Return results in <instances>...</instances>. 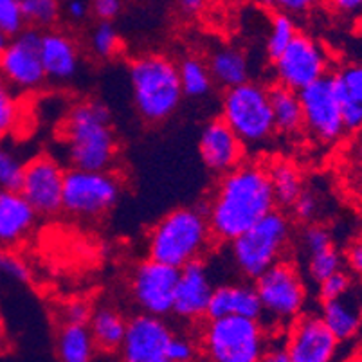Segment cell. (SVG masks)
<instances>
[{
  "mask_svg": "<svg viewBox=\"0 0 362 362\" xmlns=\"http://www.w3.org/2000/svg\"><path fill=\"white\" fill-rule=\"evenodd\" d=\"M276 207L267 166L242 163L220 175L206 213L215 238L231 242Z\"/></svg>",
  "mask_w": 362,
  "mask_h": 362,
  "instance_id": "6da1fadb",
  "label": "cell"
},
{
  "mask_svg": "<svg viewBox=\"0 0 362 362\" xmlns=\"http://www.w3.org/2000/svg\"><path fill=\"white\" fill-rule=\"evenodd\" d=\"M64 137L71 168L112 170L116 164L119 143L112 127L110 108L103 101L74 105L64 123Z\"/></svg>",
  "mask_w": 362,
  "mask_h": 362,
  "instance_id": "7a4b0ae2",
  "label": "cell"
},
{
  "mask_svg": "<svg viewBox=\"0 0 362 362\" xmlns=\"http://www.w3.org/2000/svg\"><path fill=\"white\" fill-rule=\"evenodd\" d=\"M128 80L132 101L141 119L159 124L170 119L182 103L179 64L159 52H146L130 62Z\"/></svg>",
  "mask_w": 362,
  "mask_h": 362,
  "instance_id": "3957f363",
  "label": "cell"
},
{
  "mask_svg": "<svg viewBox=\"0 0 362 362\" xmlns=\"http://www.w3.org/2000/svg\"><path fill=\"white\" fill-rule=\"evenodd\" d=\"M213 238L206 209L177 207L151 227L146 236V251L157 262L182 269L189 262L202 259Z\"/></svg>",
  "mask_w": 362,
  "mask_h": 362,
  "instance_id": "277c9868",
  "label": "cell"
},
{
  "mask_svg": "<svg viewBox=\"0 0 362 362\" xmlns=\"http://www.w3.org/2000/svg\"><path fill=\"white\" fill-rule=\"evenodd\" d=\"M292 236L287 215L278 209L231 240V258L240 274L255 281L259 274L283 258Z\"/></svg>",
  "mask_w": 362,
  "mask_h": 362,
  "instance_id": "5b68a950",
  "label": "cell"
},
{
  "mask_svg": "<svg viewBox=\"0 0 362 362\" xmlns=\"http://www.w3.org/2000/svg\"><path fill=\"white\" fill-rule=\"evenodd\" d=\"M200 344L213 362H258L269 348L262 321L242 315L207 319Z\"/></svg>",
  "mask_w": 362,
  "mask_h": 362,
  "instance_id": "8992f818",
  "label": "cell"
},
{
  "mask_svg": "<svg viewBox=\"0 0 362 362\" xmlns=\"http://www.w3.org/2000/svg\"><path fill=\"white\" fill-rule=\"evenodd\" d=\"M220 117L235 130L245 146H262L276 134L271 92L258 81L227 88Z\"/></svg>",
  "mask_w": 362,
  "mask_h": 362,
  "instance_id": "52a82bcc",
  "label": "cell"
},
{
  "mask_svg": "<svg viewBox=\"0 0 362 362\" xmlns=\"http://www.w3.org/2000/svg\"><path fill=\"white\" fill-rule=\"evenodd\" d=\"M123 195V180L112 170L65 171L62 211L78 220H96L110 213Z\"/></svg>",
  "mask_w": 362,
  "mask_h": 362,
  "instance_id": "ba28073f",
  "label": "cell"
},
{
  "mask_svg": "<svg viewBox=\"0 0 362 362\" xmlns=\"http://www.w3.org/2000/svg\"><path fill=\"white\" fill-rule=\"evenodd\" d=\"M255 288L262 301L263 317L276 325H291L307 305V287L298 267L288 259L281 258L259 274L255 279Z\"/></svg>",
  "mask_w": 362,
  "mask_h": 362,
  "instance_id": "9c48e42d",
  "label": "cell"
},
{
  "mask_svg": "<svg viewBox=\"0 0 362 362\" xmlns=\"http://www.w3.org/2000/svg\"><path fill=\"white\" fill-rule=\"evenodd\" d=\"M305 130L322 144H334L346 136L342 127V96L335 74L322 76L321 80L299 90Z\"/></svg>",
  "mask_w": 362,
  "mask_h": 362,
  "instance_id": "30bf717a",
  "label": "cell"
},
{
  "mask_svg": "<svg viewBox=\"0 0 362 362\" xmlns=\"http://www.w3.org/2000/svg\"><path fill=\"white\" fill-rule=\"evenodd\" d=\"M42 31L24 28L0 51V74L16 94L40 90L47 81L40 54Z\"/></svg>",
  "mask_w": 362,
  "mask_h": 362,
  "instance_id": "8fae6325",
  "label": "cell"
},
{
  "mask_svg": "<svg viewBox=\"0 0 362 362\" xmlns=\"http://www.w3.org/2000/svg\"><path fill=\"white\" fill-rule=\"evenodd\" d=\"M327 49L315 38L298 33L281 54L272 60L276 83L299 92L322 76L330 74Z\"/></svg>",
  "mask_w": 362,
  "mask_h": 362,
  "instance_id": "7c38bea8",
  "label": "cell"
},
{
  "mask_svg": "<svg viewBox=\"0 0 362 362\" xmlns=\"http://www.w3.org/2000/svg\"><path fill=\"white\" fill-rule=\"evenodd\" d=\"M179 271L177 267L157 262L150 256L134 267L128 287L132 299L141 312L159 317L173 314Z\"/></svg>",
  "mask_w": 362,
  "mask_h": 362,
  "instance_id": "4fadbf2b",
  "label": "cell"
},
{
  "mask_svg": "<svg viewBox=\"0 0 362 362\" xmlns=\"http://www.w3.org/2000/svg\"><path fill=\"white\" fill-rule=\"evenodd\" d=\"M65 170L54 157L36 156L25 163L24 179L18 192L38 216H54L62 211Z\"/></svg>",
  "mask_w": 362,
  "mask_h": 362,
  "instance_id": "5bb4252c",
  "label": "cell"
},
{
  "mask_svg": "<svg viewBox=\"0 0 362 362\" xmlns=\"http://www.w3.org/2000/svg\"><path fill=\"white\" fill-rule=\"evenodd\" d=\"M171 337L173 332L163 317L141 312L128 319L121 358L127 362H168Z\"/></svg>",
  "mask_w": 362,
  "mask_h": 362,
  "instance_id": "9a60e30c",
  "label": "cell"
},
{
  "mask_svg": "<svg viewBox=\"0 0 362 362\" xmlns=\"http://www.w3.org/2000/svg\"><path fill=\"white\" fill-rule=\"evenodd\" d=\"M285 346L291 362H328L337 354L339 339L321 315L301 314L291 322Z\"/></svg>",
  "mask_w": 362,
  "mask_h": 362,
  "instance_id": "2e32d148",
  "label": "cell"
},
{
  "mask_svg": "<svg viewBox=\"0 0 362 362\" xmlns=\"http://www.w3.org/2000/svg\"><path fill=\"white\" fill-rule=\"evenodd\" d=\"M245 144L229 124L216 117L206 123L199 137V153L204 166L216 175H223L245 157Z\"/></svg>",
  "mask_w": 362,
  "mask_h": 362,
  "instance_id": "e0dca14e",
  "label": "cell"
},
{
  "mask_svg": "<svg viewBox=\"0 0 362 362\" xmlns=\"http://www.w3.org/2000/svg\"><path fill=\"white\" fill-rule=\"evenodd\" d=\"M213 291L215 285L204 259L189 262L179 271L173 314L186 321L206 319Z\"/></svg>",
  "mask_w": 362,
  "mask_h": 362,
  "instance_id": "ac0fdd59",
  "label": "cell"
},
{
  "mask_svg": "<svg viewBox=\"0 0 362 362\" xmlns=\"http://www.w3.org/2000/svg\"><path fill=\"white\" fill-rule=\"evenodd\" d=\"M40 54L47 81H71L80 69V49L71 35L58 29L42 31Z\"/></svg>",
  "mask_w": 362,
  "mask_h": 362,
  "instance_id": "d6986e66",
  "label": "cell"
},
{
  "mask_svg": "<svg viewBox=\"0 0 362 362\" xmlns=\"http://www.w3.org/2000/svg\"><path fill=\"white\" fill-rule=\"evenodd\" d=\"M36 211L18 189H0V247L13 249L31 235Z\"/></svg>",
  "mask_w": 362,
  "mask_h": 362,
  "instance_id": "ffe728a7",
  "label": "cell"
},
{
  "mask_svg": "<svg viewBox=\"0 0 362 362\" xmlns=\"http://www.w3.org/2000/svg\"><path fill=\"white\" fill-rule=\"evenodd\" d=\"M332 334L339 342L350 341L362 327V281H355L351 288L334 299L322 301L321 314Z\"/></svg>",
  "mask_w": 362,
  "mask_h": 362,
  "instance_id": "44dd1931",
  "label": "cell"
},
{
  "mask_svg": "<svg viewBox=\"0 0 362 362\" xmlns=\"http://www.w3.org/2000/svg\"><path fill=\"white\" fill-rule=\"evenodd\" d=\"M223 315H242V317H263V308L255 285L249 283H226L215 287L211 301L207 307L206 319L223 317Z\"/></svg>",
  "mask_w": 362,
  "mask_h": 362,
  "instance_id": "7402d4cb",
  "label": "cell"
},
{
  "mask_svg": "<svg viewBox=\"0 0 362 362\" xmlns=\"http://www.w3.org/2000/svg\"><path fill=\"white\" fill-rule=\"evenodd\" d=\"M127 322L124 315L114 307H98L92 310L88 319V328L94 342H96L98 351L101 354H117L121 350V344L127 334Z\"/></svg>",
  "mask_w": 362,
  "mask_h": 362,
  "instance_id": "603a6c76",
  "label": "cell"
},
{
  "mask_svg": "<svg viewBox=\"0 0 362 362\" xmlns=\"http://www.w3.org/2000/svg\"><path fill=\"white\" fill-rule=\"evenodd\" d=\"M207 65L211 71L213 81L226 90L245 83L251 76V67H249L245 52L242 49L231 47V45L216 49Z\"/></svg>",
  "mask_w": 362,
  "mask_h": 362,
  "instance_id": "cb8c5ba5",
  "label": "cell"
},
{
  "mask_svg": "<svg viewBox=\"0 0 362 362\" xmlns=\"http://www.w3.org/2000/svg\"><path fill=\"white\" fill-rule=\"evenodd\" d=\"M269 92H271L276 132H279L283 136H298L299 132L305 130L299 92L278 83L269 88Z\"/></svg>",
  "mask_w": 362,
  "mask_h": 362,
  "instance_id": "d4e9b609",
  "label": "cell"
},
{
  "mask_svg": "<svg viewBox=\"0 0 362 362\" xmlns=\"http://www.w3.org/2000/svg\"><path fill=\"white\" fill-rule=\"evenodd\" d=\"M98 348L92 339L88 325L64 322L56 339V355L64 362H88L94 358Z\"/></svg>",
  "mask_w": 362,
  "mask_h": 362,
  "instance_id": "484cf974",
  "label": "cell"
},
{
  "mask_svg": "<svg viewBox=\"0 0 362 362\" xmlns=\"http://www.w3.org/2000/svg\"><path fill=\"white\" fill-rule=\"evenodd\" d=\"M269 180H271L272 193L279 207H292L305 189L303 175L299 168L287 159H278L267 166Z\"/></svg>",
  "mask_w": 362,
  "mask_h": 362,
  "instance_id": "4316f807",
  "label": "cell"
},
{
  "mask_svg": "<svg viewBox=\"0 0 362 362\" xmlns=\"http://www.w3.org/2000/svg\"><path fill=\"white\" fill-rule=\"evenodd\" d=\"M179 76L182 83V92L186 98L199 100L209 94L215 81H213L209 65L199 56H186L179 62Z\"/></svg>",
  "mask_w": 362,
  "mask_h": 362,
  "instance_id": "83f0119b",
  "label": "cell"
},
{
  "mask_svg": "<svg viewBox=\"0 0 362 362\" xmlns=\"http://www.w3.org/2000/svg\"><path fill=\"white\" fill-rule=\"evenodd\" d=\"M298 28L294 24L292 15L285 11H276L271 18V29L265 42V52L272 60H276L285 49L288 47L294 36L298 35Z\"/></svg>",
  "mask_w": 362,
  "mask_h": 362,
  "instance_id": "f1b7e54d",
  "label": "cell"
},
{
  "mask_svg": "<svg viewBox=\"0 0 362 362\" xmlns=\"http://www.w3.org/2000/svg\"><path fill=\"white\" fill-rule=\"evenodd\" d=\"M22 11L29 28L47 31L60 21L62 0H22Z\"/></svg>",
  "mask_w": 362,
  "mask_h": 362,
  "instance_id": "f546056e",
  "label": "cell"
},
{
  "mask_svg": "<svg viewBox=\"0 0 362 362\" xmlns=\"http://www.w3.org/2000/svg\"><path fill=\"white\" fill-rule=\"evenodd\" d=\"M88 47L100 60H114L123 49V40L112 22L100 21L88 36Z\"/></svg>",
  "mask_w": 362,
  "mask_h": 362,
  "instance_id": "4dcf8cb0",
  "label": "cell"
},
{
  "mask_svg": "<svg viewBox=\"0 0 362 362\" xmlns=\"http://www.w3.org/2000/svg\"><path fill=\"white\" fill-rule=\"evenodd\" d=\"M22 107L18 94L0 74V137H6L21 127Z\"/></svg>",
  "mask_w": 362,
  "mask_h": 362,
  "instance_id": "1f68e13d",
  "label": "cell"
},
{
  "mask_svg": "<svg viewBox=\"0 0 362 362\" xmlns=\"http://www.w3.org/2000/svg\"><path fill=\"white\" fill-rule=\"evenodd\" d=\"M25 163L16 151L0 144V189H21Z\"/></svg>",
  "mask_w": 362,
  "mask_h": 362,
  "instance_id": "d6a6232c",
  "label": "cell"
},
{
  "mask_svg": "<svg viewBox=\"0 0 362 362\" xmlns=\"http://www.w3.org/2000/svg\"><path fill=\"white\" fill-rule=\"evenodd\" d=\"M308 276L315 283L322 281L325 278L332 276L334 272L342 269V256L339 255L335 247H328L322 251L308 255Z\"/></svg>",
  "mask_w": 362,
  "mask_h": 362,
  "instance_id": "836d02e7",
  "label": "cell"
},
{
  "mask_svg": "<svg viewBox=\"0 0 362 362\" xmlns=\"http://www.w3.org/2000/svg\"><path fill=\"white\" fill-rule=\"evenodd\" d=\"M342 96L362 103V64H350L335 72Z\"/></svg>",
  "mask_w": 362,
  "mask_h": 362,
  "instance_id": "e575fe53",
  "label": "cell"
},
{
  "mask_svg": "<svg viewBox=\"0 0 362 362\" xmlns=\"http://www.w3.org/2000/svg\"><path fill=\"white\" fill-rule=\"evenodd\" d=\"M0 28L9 38L28 28L22 11V0H0Z\"/></svg>",
  "mask_w": 362,
  "mask_h": 362,
  "instance_id": "d590c367",
  "label": "cell"
},
{
  "mask_svg": "<svg viewBox=\"0 0 362 362\" xmlns=\"http://www.w3.org/2000/svg\"><path fill=\"white\" fill-rule=\"evenodd\" d=\"M354 283H355L354 274H351L350 271L341 269V271L334 272L332 276H328V278H325L322 281L317 283L319 299H321L322 303V301H328V299L337 298V296L350 291Z\"/></svg>",
  "mask_w": 362,
  "mask_h": 362,
  "instance_id": "8d00e7d4",
  "label": "cell"
},
{
  "mask_svg": "<svg viewBox=\"0 0 362 362\" xmlns=\"http://www.w3.org/2000/svg\"><path fill=\"white\" fill-rule=\"evenodd\" d=\"M301 242L307 255L322 251V249H328V247H334L332 233L325 226H319V223L314 222L305 223V229L301 233Z\"/></svg>",
  "mask_w": 362,
  "mask_h": 362,
  "instance_id": "74e56055",
  "label": "cell"
},
{
  "mask_svg": "<svg viewBox=\"0 0 362 362\" xmlns=\"http://www.w3.org/2000/svg\"><path fill=\"white\" fill-rule=\"evenodd\" d=\"M0 272L18 283H29L31 279V267L24 258L11 252V249L0 252Z\"/></svg>",
  "mask_w": 362,
  "mask_h": 362,
  "instance_id": "f35d334b",
  "label": "cell"
},
{
  "mask_svg": "<svg viewBox=\"0 0 362 362\" xmlns=\"http://www.w3.org/2000/svg\"><path fill=\"white\" fill-rule=\"evenodd\" d=\"M292 213H294L296 218L303 223H310L314 222L315 216L319 215V209H321V204H319V199L315 193L307 192L303 189L301 195L298 197L294 204H292Z\"/></svg>",
  "mask_w": 362,
  "mask_h": 362,
  "instance_id": "ab89813d",
  "label": "cell"
},
{
  "mask_svg": "<svg viewBox=\"0 0 362 362\" xmlns=\"http://www.w3.org/2000/svg\"><path fill=\"white\" fill-rule=\"evenodd\" d=\"M197 355L199 351L192 339L173 334L170 346H168V362H189L197 358Z\"/></svg>",
  "mask_w": 362,
  "mask_h": 362,
  "instance_id": "60d3db41",
  "label": "cell"
},
{
  "mask_svg": "<svg viewBox=\"0 0 362 362\" xmlns=\"http://www.w3.org/2000/svg\"><path fill=\"white\" fill-rule=\"evenodd\" d=\"M325 4L341 21L351 22V24L362 22V0H325Z\"/></svg>",
  "mask_w": 362,
  "mask_h": 362,
  "instance_id": "b9f144b4",
  "label": "cell"
},
{
  "mask_svg": "<svg viewBox=\"0 0 362 362\" xmlns=\"http://www.w3.org/2000/svg\"><path fill=\"white\" fill-rule=\"evenodd\" d=\"M344 134H361L362 132V103L344 98L341 107Z\"/></svg>",
  "mask_w": 362,
  "mask_h": 362,
  "instance_id": "7bdbcfd3",
  "label": "cell"
},
{
  "mask_svg": "<svg viewBox=\"0 0 362 362\" xmlns=\"http://www.w3.org/2000/svg\"><path fill=\"white\" fill-rule=\"evenodd\" d=\"M123 8V0H90V11L98 21H116Z\"/></svg>",
  "mask_w": 362,
  "mask_h": 362,
  "instance_id": "ee69618b",
  "label": "cell"
},
{
  "mask_svg": "<svg viewBox=\"0 0 362 362\" xmlns=\"http://www.w3.org/2000/svg\"><path fill=\"white\" fill-rule=\"evenodd\" d=\"M64 322H78V325H88L92 308L83 299H72L64 308Z\"/></svg>",
  "mask_w": 362,
  "mask_h": 362,
  "instance_id": "f6af8a7d",
  "label": "cell"
},
{
  "mask_svg": "<svg viewBox=\"0 0 362 362\" xmlns=\"http://www.w3.org/2000/svg\"><path fill=\"white\" fill-rule=\"evenodd\" d=\"M342 262L346 263L348 271L362 281V235L357 236L350 242V245L344 251V258Z\"/></svg>",
  "mask_w": 362,
  "mask_h": 362,
  "instance_id": "bcb514c9",
  "label": "cell"
},
{
  "mask_svg": "<svg viewBox=\"0 0 362 362\" xmlns=\"http://www.w3.org/2000/svg\"><path fill=\"white\" fill-rule=\"evenodd\" d=\"M62 13L72 24H80L90 15V0H65L62 4Z\"/></svg>",
  "mask_w": 362,
  "mask_h": 362,
  "instance_id": "7dc6e473",
  "label": "cell"
},
{
  "mask_svg": "<svg viewBox=\"0 0 362 362\" xmlns=\"http://www.w3.org/2000/svg\"><path fill=\"white\" fill-rule=\"evenodd\" d=\"M267 2L274 6L278 11H285L288 15H303V13L312 11L319 0H267Z\"/></svg>",
  "mask_w": 362,
  "mask_h": 362,
  "instance_id": "c3c4849f",
  "label": "cell"
},
{
  "mask_svg": "<svg viewBox=\"0 0 362 362\" xmlns=\"http://www.w3.org/2000/svg\"><path fill=\"white\" fill-rule=\"evenodd\" d=\"M180 11L184 15H199L204 8H206L207 0H175Z\"/></svg>",
  "mask_w": 362,
  "mask_h": 362,
  "instance_id": "681fc988",
  "label": "cell"
},
{
  "mask_svg": "<svg viewBox=\"0 0 362 362\" xmlns=\"http://www.w3.org/2000/svg\"><path fill=\"white\" fill-rule=\"evenodd\" d=\"M265 361L291 362V357H288V351H287V346H285V342H283V344H279V346H269V348H267Z\"/></svg>",
  "mask_w": 362,
  "mask_h": 362,
  "instance_id": "f907efd6",
  "label": "cell"
},
{
  "mask_svg": "<svg viewBox=\"0 0 362 362\" xmlns=\"http://www.w3.org/2000/svg\"><path fill=\"white\" fill-rule=\"evenodd\" d=\"M354 170H351V184H354V189L358 197H362V160H357V164H354Z\"/></svg>",
  "mask_w": 362,
  "mask_h": 362,
  "instance_id": "816d5d0a",
  "label": "cell"
},
{
  "mask_svg": "<svg viewBox=\"0 0 362 362\" xmlns=\"http://www.w3.org/2000/svg\"><path fill=\"white\" fill-rule=\"evenodd\" d=\"M357 141L354 143V156H355V160H362V132L361 134H357Z\"/></svg>",
  "mask_w": 362,
  "mask_h": 362,
  "instance_id": "f5cc1de1",
  "label": "cell"
},
{
  "mask_svg": "<svg viewBox=\"0 0 362 362\" xmlns=\"http://www.w3.org/2000/svg\"><path fill=\"white\" fill-rule=\"evenodd\" d=\"M8 40H9V36L6 35L4 31H2V28H0V51H2V49L6 47V44H8Z\"/></svg>",
  "mask_w": 362,
  "mask_h": 362,
  "instance_id": "db71d44e",
  "label": "cell"
},
{
  "mask_svg": "<svg viewBox=\"0 0 362 362\" xmlns=\"http://www.w3.org/2000/svg\"><path fill=\"white\" fill-rule=\"evenodd\" d=\"M0 332H2V317H0Z\"/></svg>",
  "mask_w": 362,
  "mask_h": 362,
  "instance_id": "11a10c76",
  "label": "cell"
},
{
  "mask_svg": "<svg viewBox=\"0 0 362 362\" xmlns=\"http://www.w3.org/2000/svg\"><path fill=\"white\" fill-rule=\"evenodd\" d=\"M227 2H240V0H227Z\"/></svg>",
  "mask_w": 362,
  "mask_h": 362,
  "instance_id": "9f6ffc18",
  "label": "cell"
}]
</instances>
